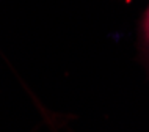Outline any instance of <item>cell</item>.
<instances>
[{
  "instance_id": "cell-1",
  "label": "cell",
  "mask_w": 149,
  "mask_h": 132,
  "mask_svg": "<svg viewBox=\"0 0 149 132\" xmlns=\"http://www.w3.org/2000/svg\"><path fill=\"white\" fill-rule=\"evenodd\" d=\"M148 31H149V14H148Z\"/></svg>"
}]
</instances>
